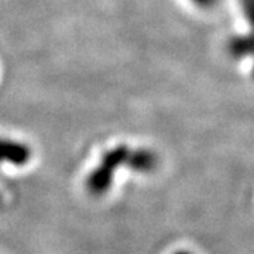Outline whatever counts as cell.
<instances>
[{
    "mask_svg": "<svg viewBox=\"0 0 254 254\" xmlns=\"http://www.w3.org/2000/svg\"><path fill=\"white\" fill-rule=\"evenodd\" d=\"M252 73H253V76H254V61H253V65H252Z\"/></svg>",
    "mask_w": 254,
    "mask_h": 254,
    "instance_id": "obj_7",
    "label": "cell"
},
{
    "mask_svg": "<svg viewBox=\"0 0 254 254\" xmlns=\"http://www.w3.org/2000/svg\"><path fill=\"white\" fill-rule=\"evenodd\" d=\"M33 151L30 145L17 140H10L0 137V165L10 164L16 167H23L31 160Z\"/></svg>",
    "mask_w": 254,
    "mask_h": 254,
    "instance_id": "obj_3",
    "label": "cell"
},
{
    "mask_svg": "<svg viewBox=\"0 0 254 254\" xmlns=\"http://www.w3.org/2000/svg\"><path fill=\"white\" fill-rule=\"evenodd\" d=\"M242 11L249 24V31L246 34L232 37L227 41L226 50L229 55L236 60H253L254 61V0H240Z\"/></svg>",
    "mask_w": 254,
    "mask_h": 254,
    "instance_id": "obj_2",
    "label": "cell"
},
{
    "mask_svg": "<svg viewBox=\"0 0 254 254\" xmlns=\"http://www.w3.org/2000/svg\"><path fill=\"white\" fill-rule=\"evenodd\" d=\"M174 254H192L190 252H187V250H178V252H175Z\"/></svg>",
    "mask_w": 254,
    "mask_h": 254,
    "instance_id": "obj_6",
    "label": "cell"
},
{
    "mask_svg": "<svg viewBox=\"0 0 254 254\" xmlns=\"http://www.w3.org/2000/svg\"><path fill=\"white\" fill-rule=\"evenodd\" d=\"M126 167L136 173H153L158 167V155L151 148H145V147L131 148Z\"/></svg>",
    "mask_w": 254,
    "mask_h": 254,
    "instance_id": "obj_4",
    "label": "cell"
},
{
    "mask_svg": "<svg viewBox=\"0 0 254 254\" xmlns=\"http://www.w3.org/2000/svg\"><path fill=\"white\" fill-rule=\"evenodd\" d=\"M193 4H196L198 7L200 9H213V7H216L218 6V3L220 0H190Z\"/></svg>",
    "mask_w": 254,
    "mask_h": 254,
    "instance_id": "obj_5",
    "label": "cell"
},
{
    "mask_svg": "<svg viewBox=\"0 0 254 254\" xmlns=\"http://www.w3.org/2000/svg\"><path fill=\"white\" fill-rule=\"evenodd\" d=\"M130 150L131 147L128 145L119 144L105 151L99 165L88 175L85 181V188L91 195L100 196L105 195L112 188V184L119 168L127 165Z\"/></svg>",
    "mask_w": 254,
    "mask_h": 254,
    "instance_id": "obj_1",
    "label": "cell"
}]
</instances>
